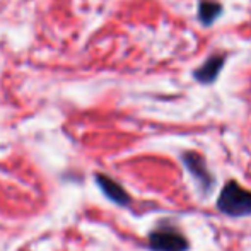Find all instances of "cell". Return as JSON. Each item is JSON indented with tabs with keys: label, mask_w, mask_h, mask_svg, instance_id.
Masks as SVG:
<instances>
[{
	"label": "cell",
	"mask_w": 251,
	"mask_h": 251,
	"mask_svg": "<svg viewBox=\"0 0 251 251\" xmlns=\"http://www.w3.org/2000/svg\"><path fill=\"white\" fill-rule=\"evenodd\" d=\"M217 208L229 217L251 215V192L239 186L236 181H229L219 195Z\"/></svg>",
	"instance_id": "1"
},
{
	"label": "cell",
	"mask_w": 251,
	"mask_h": 251,
	"mask_svg": "<svg viewBox=\"0 0 251 251\" xmlns=\"http://www.w3.org/2000/svg\"><path fill=\"white\" fill-rule=\"evenodd\" d=\"M149 245L154 251H186L188 241L178 231L169 227H161L151 232Z\"/></svg>",
	"instance_id": "2"
},
{
	"label": "cell",
	"mask_w": 251,
	"mask_h": 251,
	"mask_svg": "<svg viewBox=\"0 0 251 251\" xmlns=\"http://www.w3.org/2000/svg\"><path fill=\"white\" fill-rule=\"evenodd\" d=\"M183 162H185V168L188 169L190 175L197 179V183H199L201 188H203V192L207 193L208 190L212 188L214 178H212L210 171L207 169L203 155L197 154V152H185V154H183Z\"/></svg>",
	"instance_id": "3"
},
{
	"label": "cell",
	"mask_w": 251,
	"mask_h": 251,
	"mask_svg": "<svg viewBox=\"0 0 251 251\" xmlns=\"http://www.w3.org/2000/svg\"><path fill=\"white\" fill-rule=\"evenodd\" d=\"M224 63H226L224 53H214L200 67H197L193 70V79L199 80L200 84H214L217 80L219 74L224 69Z\"/></svg>",
	"instance_id": "4"
},
{
	"label": "cell",
	"mask_w": 251,
	"mask_h": 251,
	"mask_svg": "<svg viewBox=\"0 0 251 251\" xmlns=\"http://www.w3.org/2000/svg\"><path fill=\"white\" fill-rule=\"evenodd\" d=\"M96 181H98V185H100V188L102 190V193L111 201H115V203H118V205L130 203L128 193H126L125 190H123V186L118 185L115 179L108 178V176H104V175H96Z\"/></svg>",
	"instance_id": "5"
},
{
	"label": "cell",
	"mask_w": 251,
	"mask_h": 251,
	"mask_svg": "<svg viewBox=\"0 0 251 251\" xmlns=\"http://www.w3.org/2000/svg\"><path fill=\"white\" fill-rule=\"evenodd\" d=\"M222 10H224V7L217 0H200L197 17H199L200 24L210 26V24H214L222 16Z\"/></svg>",
	"instance_id": "6"
}]
</instances>
